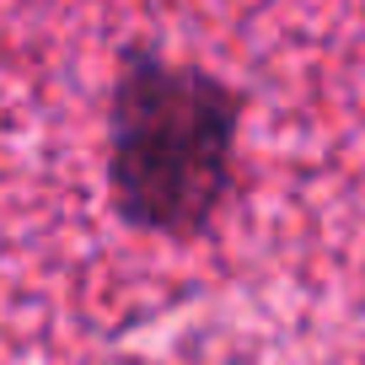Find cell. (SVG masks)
<instances>
[{"label": "cell", "mask_w": 365, "mask_h": 365, "mask_svg": "<svg viewBox=\"0 0 365 365\" xmlns=\"http://www.w3.org/2000/svg\"><path fill=\"white\" fill-rule=\"evenodd\" d=\"M0 365H365V0H0Z\"/></svg>", "instance_id": "6da1fadb"}]
</instances>
